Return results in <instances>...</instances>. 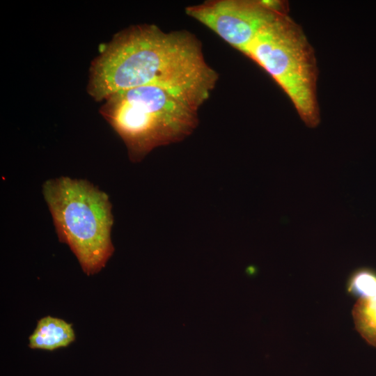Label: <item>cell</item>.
<instances>
[{"instance_id": "cell-1", "label": "cell", "mask_w": 376, "mask_h": 376, "mask_svg": "<svg viewBox=\"0 0 376 376\" xmlns=\"http://www.w3.org/2000/svg\"><path fill=\"white\" fill-rule=\"evenodd\" d=\"M218 77L192 33L139 24L118 32L102 48L91 63L87 90L94 100L102 101L118 91L159 86L199 109Z\"/></svg>"}, {"instance_id": "cell-2", "label": "cell", "mask_w": 376, "mask_h": 376, "mask_svg": "<svg viewBox=\"0 0 376 376\" xmlns=\"http://www.w3.org/2000/svg\"><path fill=\"white\" fill-rule=\"evenodd\" d=\"M198 110L173 91L148 85L109 95L100 111L123 141L130 159L139 162L153 149L189 136L198 124Z\"/></svg>"}, {"instance_id": "cell-3", "label": "cell", "mask_w": 376, "mask_h": 376, "mask_svg": "<svg viewBox=\"0 0 376 376\" xmlns=\"http://www.w3.org/2000/svg\"><path fill=\"white\" fill-rule=\"evenodd\" d=\"M42 191L59 241L68 245L85 274L99 272L114 251L108 195L88 180L67 176L46 180Z\"/></svg>"}, {"instance_id": "cell-4", "label": "cell", "mask_w": 376, "mask_h": 376, "mask_svg": "<svg viewBox=\"0 0 376 376\" xmlns=\"http://www.w3.org/2000/svg\"><path fill=\"white\" fill-rule=\"evenodd\" d=\"M243 54L282 88L306 126L319 125L316 58L301 26L288 13L278 15L265 25Z\"/></svg>"}, {"instance_id": "cell-5", "label": "cell", "mask_w": 376, "mask_h": 376, "mask_svg": "<svg viewBox=\"0 0 376 376\" xmlns=\"http://www.w3.org/2000/svg\"><path fill=\"white\" fill-rule=\"evenodd\" d=\"M288 8V3L279 0H212L185 11L244 53L260 30Z\"/></svg>"}, {"instance_id": "cell-6", "label": "cell", "mask_w": 376, "mask_h": 376, "mask_svg": "<svg viewBox=\"0 0 376 376\" xmlns=\"http://www.w3.org/2000/svg\"><path fill=\"white\" fill-rule=\"evenodd\" d=\"M29 340L31 349L52 351L68 346L75 340V333L72 324L48 315L38 321Z\"/></svg>"}, {"instance_id": "cell-7", "label": "cell", "mask_w": 376, "mask_h": 376, "mask_svg": "<svg viewBox=\"0 0 376 376\" xmlns=\"http://www.w3.org/2000/svg\"><path fill=\"white\" fill-rule=\"evenodd\" d=\"M352 313L357 331L368 344L376 347V295L358 299Z\"/></svg>"}, {"instance_id": "cell-8", "label": "cell", "mask_w": 376, "mask_h": 376, "mask_svg": "<svg viewBox=\"0 0 376 376\" xmlns=\"http://www.w3.org/2000/svg\"><path fill=\"white\" fill-rule=\"evenodd\" d=\"M347 289L359 299L376 295V272L369 268L357 270L350 278Z\"/></svg>"}]
</instances>
